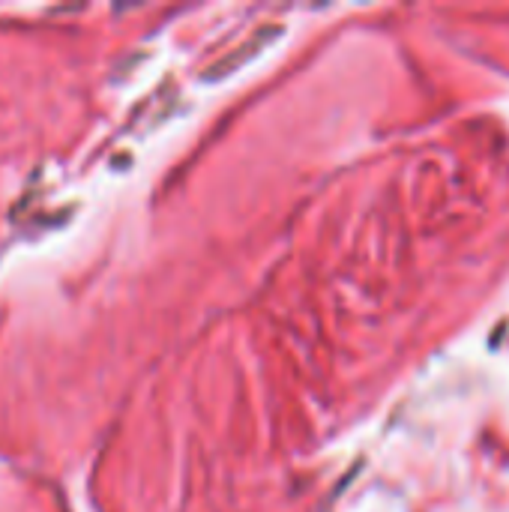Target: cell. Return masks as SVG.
<instances>
[{"mask_svg": "<svg viewBox=\"0 0 509 512\" xmlns=\"http://www.w3.org/2000/svg\"><path fill=\"white\" fill-rule=\"evenodd\" d=\"M282 33V27H264V30H258L243 48H237L234 54H228L225 60H219L216 66H210L207 69V81H216V78H225V75H231V72H237L240 69V63H249L252 57H258L261 54V48L264 45H270V39H276Z\"/></svg>", "mask_w": 509, "mask_h": 512, "instance_id": "obj_1", "label": "cell"}]
</instances>
